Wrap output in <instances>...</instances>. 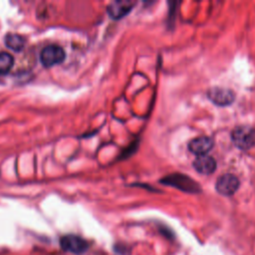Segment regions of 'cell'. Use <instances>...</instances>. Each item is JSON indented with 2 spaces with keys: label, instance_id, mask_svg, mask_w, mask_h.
Instances as JSON below:
<instances>
[{
  "label": "cell",
  "instance_id": "6da1fadb",
  "mask_svg": "<svg viewBox=\"0 0 255 255\" xmlns=\"http://www.w3.org/2000/svg\"><path fill=\"white\" fill-rule=\"evenodd\" d=\"M159 182L161 184L174 187L187 193L195 194L201 192V186L199 185V183L184 173L175 172L168 174L159 179Z\"/></svg>",
  "mask_w": 255,
  "mask_h": 255
},
{
  "label": "cell",
  "instance_id": "7a4b0ae2",
  "mask_svg": "<svg viewBox=\"0 0 255 255\" xmlns=\"http://www.w3.org/2000/svg\"><path fill=\"white\" fill-rule=\"evenodd\" d=\"M231 140L241 150H248L255 145V128L251 126L241 125L231 132Z\"/></svg>",
  "mask_w": 255,
  "mask_h": 255
},
{
  "label": "cell",
  "instance_id": "3957f363",
  "mask_svg": "<svg viewBox=\"0 0 255 255\" xmlns=\"http://www.w3.org/2000/svg\"><path fill=\"white\" fill-rule=\"evenodd\" d=\"M65 59V51L58 45H49L45 47L40 54V61L46 68L61 64Z\"/></svg>",
  "mask_w": 255,
  "mask_h": 255
},
{
  "label": "cell",
  "instance_id": "277c9868",
  "mask_svg": "<svg viewBox=\"0 0 255 255\" xmlns=\"http://www.w3.org/2000/svg\"><path fill=\"white\" fill-rule=\"evenodd\" d=\"M240 186V180L232 173H224L219 176L215 183L216 191L224 196L233 195Z\"/></svg>",
  "mask_w": 255,
  "mask_h": 255
},
{
  "label": "cell",
  "instance_id": "5b68a950",
  "mask_svg": "<svg viewBox=\"0 0 255 255\" xmlns=\"http://www.w3.org/2000/svg\"><path fill=\"white\" fill-rule=\"evenodd\" d=\"M207 98L216 106L226 107L234 102L235 94L228 88L212 87L207 92Z\"/></svg>",
  "mask_w": 255,
  "mask_h": 255
},
{
  "label": "cell",
  "instance_id": "8992f818",
  "mask_svg": "<svg viewBox=\"0 0 255 255\" xmlns=\"http://www.w3.org/2000/svg\"><path fill=\"white\" fill-rule=\"evenodd\" d=\"M60 245L65 251L73 254H82L86 252L89 247L88 242L84 238L74 234L63 236L60 239Z\"/></svg>",
  "mask_w": 255,
  "mask_h": 255
},
{
  "label": "cell",
  "instance_id": "52a82bcc",
  "mask_svg": "<svg viewBox=\"0 0 255 255\" xmlns=\"http://www.w3.org/2000/svg\"><path fill=\"white\" fill-rule=\"evenodd\" d=\"M214 140L207 135H200L192 138L188 142V149L191 153L198 155L207 154L213 147Z\"/></svg>",
  "mask_w": 255,
  "mask_h": 255
},
{
  "label": "cell",
  "instance_id": "ba28073f",
  "mask_svg": "<svg viewBox=\"0 0 255 255\" xmlns=\"http://www.w3.org/2000/svg\"><path fill=\"white\" fill-rule=\"evenodd\" d=\"M193 168L200 174L203 175H209L212 174L217 167L216 160L213 156L208 154L198 155L192 162Z\"/></svg>",
  "mask_w": 255,
  "mask_h": 255
},
{
  "label": "cell",
  "instance_id": "9c48e42d",
  "mask_svg": "<svg viewBox=\"0 0 255 255\" xmlns=\"http://www.w3.org/2000/svg\"><path fill=\"white\" fill-rule=\"evenodd\" d=\"M134 4L135 2L131 1H115L108 6L107 12L112 19L119 20L128 15L132 10Z\"/></svg>",
  "mask_w": 255,
  "mask_h": 255
},
{
  "label": "cell",
  "instance_id": "30bf717a",
  "mask_svg": "<svg viewBox=\"0 0 255 255\" xmlns=\"http://www.w3.org/2000/svg\"><path fill=\"white\" fill-rule=\"evenodd\" d=\"M5 45L16 52H20L24 49L25 46V39L16 33H8L5 36Z\"/></svg>",
  "mask_w": 255,
  "mask_h": 255
},
{
  "label": "cell",
  "instance_id": "8fae6325",
  "mask_svg": "<svg viewBox=\"0 0 255 255\" xmlns=\"http://www.w3.org/2000/svg\"><path fill=\"white\" fill-rule=\"evenodd\" d=\"M14 65L12 55L7 52H0V75H5L10 72Z\"/></svg>",
  "mask_w": 255,
  "mask_h": 255
}]
</instances>
